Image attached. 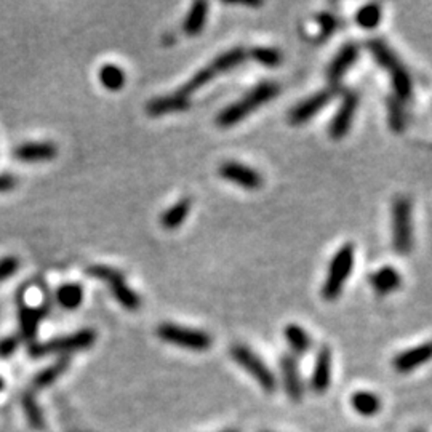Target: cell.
Here are the masks:
<instances>
[{
    "label": "cell",
    "mask_w": 432,
    "mask_h": 432,
    "mask_svg": "<svg viewBox=\"0 0 432 432\" xmlns=\"http://www.w3.org/2000/svg\"><path fill=\"white\" fill-rule=\"evenodd\" d=\"M280 93V86L274 82H261L256 86H253L250 91L237 100L233 105L224 107L223 111L218 114L216 124L220 126H233L235 124L242 122V120L249 117L251 112H255L256 109L266 105L270 100H274L275 96Z\"/></svg>",
    "instance_id": "cell-1"
},
{
    "label": "cell",
    "mask_w": 432,
    "mask_h": 432,
    "mask_svg": "<svg viewBox=\"0 0 432 432\" xmlns=\"http://www.w3.org/2000/svg\"><path fill=\"white\" fill-rule=\"evenodd\" d=\"M368 48H370L372 55L379 66L386 69L391 77V84L394 89V98L399 101H408L413 95V80L410 72L407 71L402 61L397 58L393 50L383 39H372L368 42Z\"/></svg>",
    "instance_id": "cell-2"
},
{
    "label": "cell",
    "mask_w": 432,
    "mask_h": 432,
    "mask_svg": "<svg viewBox=\"0 0 432 432\" xmlns=\"http://www.w3.org/2000/svg\"><path fill=\"white\" fill-rule=\"evenodd\" d=\"M245 60H247V51L242 47H235L224 51V53H221L220 56H216L209 66H205L204 69H200L199 72H195L194 76L189 79L180 90H178V93L189 98L192 93H195V91L200 90L202 86L210 84L211 80L216 79L220 74L229 72L233 71V69L239 67Z\"/></svg>",
    "instance_id": "cell-3"
},
{
    "label": "cell",
    "mask_w": 432,
    "mask_h": 432,
    "mask_svg": "<svg viewBox=\"0 0 432 432\" xmlns=\"http://www.w3.org/2000/svg\"><path fill=\"white\" fill-rule=\"evenodd\" d=\"M354 268V245L346 244L339 249L335 256H333L330 266H328V274L322 287V296L327 301H335L341 295L346 280L349 279L351 273Z\"/></svg>",
    "instance_id": "cell-4"
},
{
    "label": "cell",
    "mask_w": 432,
    "mask_h": 432,
    "mask_svg": "<svg viewBox=\"0 0 432 432\" xmlns=\"http://www.w3.org/2000/svg\"><path fill=\"white\" fill-rule=\"evenodd\" d=\"M157 336L165 343H170L178 348L195 351H209L211 348L213 339L207 332L197 330V328H189L171 322H165L157 327Z\"/></svg>",
    "instance_id": "cell-5"
},
{
    "label": "cell",
    "mask_w": 432,
    "mask_h": 432,
    "mask_svg": "<svg viewBox=\"0 0 432 432\" xmlns=\"http://www.w3.org/2000/svg\"><path fill=\"white\" fill-rule=\"evenodd\" d=\"M96 341V333L95 330L85 328L72 335L55 338L47 343H32L29 346V354L32 357H44L50 354H69V353H77V351L90 349L91 346Z\"/></svg>",
    "instance_id": "cell-6"
},
{
    "label": "cell",
    "mask_w": 432,
    "mask_h": 432,
    "mask_svg": "<svg viewBox=\"0 0 432 432\" xmlns=\"http://www.w3.org/2000/svg\"><path fill=\"white\" fill-rule=\"evenodd\" d=\"M230 355H233L235 364L240 365L250 377L255 378L256 383L266 393H274L275 388H277V378L256 353H253L250 348H247L244 344H234L230 348Z\"/></svg>",
    "instance_id": "cell-7"
},
{
    "label": "cell",
    "mask_w": 432,
    "mask_h": 432,
    "mask_svg": "<svg viewBox=\"0 0 432 432\" xmlns=\"http://www.w3.org/2000/svg\"><path fill=\"white\" fill-rule=\"evenodd\" d=\"M393 247L400 255H407L413 247L412 202L403 195L393 202Z\"/></svg>",
    "instance_id": "cell-8"
},
{
    "label": "cell",
    "mask_w": 432,
    "mask_h": 432,
    "mask_svg": "<svg viewBox=\"0 0 432 432\" xmlns=\"http://www.w3.org/2000/svg\"><path fill=\"white\" fill-rule=\"evenodd\" d=\"M86 273H89V275H91V277L106 282L109 288H111L114 298L117 299L126 310H136L140 308L141 304L140 296L136 295L135 290H131L129 287L124 274L120 273L119 269L109 266H91L86 269Z\"/></svg>",
    "instance_id": "cell-9"
},
{
    "label": "cell",
    "mask_w": 432,
    "mask_h": 432,
    "mask_svg": "<svg viewBox=\"0 0 432 432\" xmlns=\"http://www.w3.org/2000/svg\"><path fill=\"white\" fill-rule=\"evenodd\" d=\"M333 98H335V89H325L317 91V93L310 95L306 100L298 103V105L292 109L290 114H288V120H290V124L293 125L306 124L314 115L319 114L328 103L333 101Z\"/></svg>",
    "instance_id": "cell-10"
},
{
    "label": "cell",
    "mask_w": 432,
    "mask_h": 432,
    "mask_svg": "<svg viewBox=\"0 0 432 432\" xmlns=\"http://www.w3.org/2000/svg\"><path fill=\"white\" fill-rule=\"evenodd\" d=\"M218 173H220L223 180L237 184V186L249 189V191H255V189L261 188L263 184V176L259 175V171L245 164L234 162V160L221 164Z\"/></svg>",
    "instance_id": "cell-11"
},
{
    "label": "cell",
    "mask_w": 432,
    "mask_h": 432,
    "mask_svg": "<svg viewBox=\"0 0 432 432\" xmlns=\"http://www.w3.org/2000/svg\"><path fill=\"white\" fill-rule=\"evenodd\" d=\"M357 107H359V95H357L355 91H346L335 117H333L330 125H328V135H330L333 140H341V138L348 135L351 125H353Z\"/></svg>",
    "instance_id": "cell-12"
},
{
    "label": "cell",
    "mask_w": 432,
    "mask_h": 432,
    "mask_svg": "<svg viewBox=\"0 0 432 432\" xmlns=\"http://www.w3.org/2000/svg\"><path fill=\"white\" fill-rule=\"evenodd\" d=\"M332 383V349L322 346L315 355V364L310 374V388L314 393L324 394Z\"/></svg>",
    "instance_id": "cell-13"
},
{
    "label": "cell",
    "mask_w": 432,
    "mask_h": 432,
    "mask_svg": "<svg viewBox=\"0 0 432 432\" xmlns=\"http://www.w3.org/2000/svg\"><path fill=\"white\" fill-rule=\"evenodd\" d=\"M359 45L354 42H349L343 45L336 56L333 58V61L330 63V66L327 69V79L330 84H338L339 80L344 77V74L353 67L354 63L359 58Z\"/></svg>",
    "instance_id": "cell-14"
},
{
    "label": "cell",
    "mask_w": 432,
    "mask_h": 432,
    "mask_svg": "<svg viewBox=\"0 0 432 432\" xmlns=\"http://www.w3.org/2000/svg\"><path fill=\"white\" fill-rule=\"evenodd\" d=\"M280 370H282V378H284V388L288 399L293 402H299L303 399L304 386L301 381V374H299V368L295 357L290 354L282 355Z\"/></svg>",
    "instance_id": "cell-15"
},
{
    "label": "cell",
    "mask_w": 432,
    "mask_h": 432,
    "mask_svg": "<svg viewBox=\"0 0 432 432\" xmlns=\"http://www.w3.org/2000/svg\"><path fill=\"white\" fill-rule=\"evenodd\" d=\"M432 355V348L429 343L419 344L417 348L407 349L403 353L397 354L393 360V367L399 373H410L414 368L424 365L426 362H429Z\"/></svg>",
    "instance_id": "cell-16"
},
{
    "label": "cell",
    "mask_w": 432,
    "mask_h": 432,
    "mask_svg": "<svg viewBox=\"0 0 432 432\" xmlns=\"http://www.w3.org/2000/svg\"><path fill=\"white\" fill-rule=\"evenodd\" d=\"M189 106H191L189 98L175 91V93L154 98V100L149 101L146 105V112L149 115H152V117H160V115L164 114L186 111V109H189Z\"/></svg>",
    "instance_id": "cell-17"
},
{
    "label": "cell",
    "mask_w": 432,
    "mask_h": 432,
    "mask_svg": "<svg viewBox=\"0 0 432 432\" xmlns=\"http://www.w3.org/2000/svg\"><path fill=\"white\" fill-rule=\"evenodd\" d=\"M48 309L47 306H40V308H31L26 306V304L20 303L18 306V320H20V332L22 339L32 343L37 336V328L40 320L47 315Z\"/></svg>",
    "instance_id": "cell-18"
},
{
    "label": "cell",
    "mask_w": 432,
    "mask_h": 432,
    "mask_svg": "<svg viewBox=\"0 0 432 432\" xmlns=\"http://www.w3.org/2000/svg\"><path fill=\"white\" fill-rule=\"evenodd\" d=\"M56 152L53 143H27L16 148L15 157L22 162H42L55 159Z\"/></svg>",
    "instance_id": "cell-19"
},
{
    "label": "cell",
    "mask_w": 432,
    "mask_h": 432,
    "mask_svg": "<svg viewBox=\"0 0 432 432\" xmlns=\"http://www.w3.org/2000/svg\"><path fill=\"white\" fill-rule=\"evenodd\" d=\"M370 282L378 295H388L402 285V275L393 266H383L372 274Z\"/></svg>",
    "instance_id": "cell-20"
},
{
    "label": "cell",
    "mask_w": 432,
    "mask_h": 432,
    "mask_svg": "<svg viewBox=\"0 0 432 432\" xmlns=\"http://www.w3.org/2000/svg\"><path fill=\"white\" fill-rule=\"evenodd\" d=\"M207 18H209V4L207 2H194L189 8L186 18L183 22V29L188 36H197L204 31Z\"/></svg>",
    "instance_id": "cell-21"
},
{
    "label": "cell",
    "mask_w": 432,
    "mask_h": 432,
    "mask_svg": "<svg viewBox=\"0 0 432 432\" xmlns=\"http://www.w3.org/2000/svg\"><path fill=\"white\" fill-rule=\"evenodd\" d=\"M351 407L354 408L355 413L362 414V417H374L379 410H381V400L377 394L370 393V391H357L351 395Z\"/></svg>",
    "instance_id": "cell-22"
},
{
    "label": "cell",
    "mask_w": 432,
    "mask_h": 432,
    "mask_svg": "<svg viewBox=\"0 0 432 432\" xmlns=\"http://www.w3.org/2000/svg\"><path fill=\"white\" fill-rule=\"evenodd\" d=\"M189 211H191V200L189 199L178 200L175 205H171L169 210L162 213V216H160V224L169 230L180 228L181 224L186 221Z\"/></svg>",
    "instance_id": "cell-23"
},
{
    "label": "cell",
    "mask_w": 432,
    "mask_h": 432,
    "mask_svg": "<svg viewBox=\"0 0 432 432\" xmlns=\"http://www.w3.org/2000/svg\"><path fill=\"white\" fill-rule=\"evenodd\" d=\"M69 364H71V359L66 355V357H61V359H58L55 364H51L50 367L44 368V370L40 372L36 378H34V381H32L34 389H44V388H48L50 384H53L56 379L67 370Z\"/></svg>",
    "instance_id": "cell-24"
},
{
    "label": "cell",
    "mask_w": 432,
    "mask_h": 432,
    "mask_svg": "<svg viewBox=\"0 0 432 432\" xmlns=\"http://www.w3.org/2000/svg\"><path fill=\"white\" fill-rule=\"evenodd\" d=\"M284 335L287 343L290 344L292 351H295L296 354H306L310 349V344H313L310 343V336L308 335V332L296 324L287 325Z\"/></svg>",
    "instance_id": "cell-25"
},
{
    "label": "cell",
    "mask_w": 432,
    "mask_h": 432,
    "mask_svg": "<svg viewBox=\"0 0 432 432\" xmlns=\"http://www.w3.org/2000/svg\"><path fill=\"white\" fill-rule=\"evenodd\" d=\"M58 303L65 309H77L84 299V290L79 284H65L56 293Z\"/></svg>",
    "instance_id": "cell-26"
},
{
    "label": "cell",
    "mask_w": 432,
    "mask_h": 432,
    "mask_svg": "<svg viewBox=\"0 0 432 432\" xmlns=\"http://www.w3.org/2000/svg\"><path fill=\"white\" fill-rule=\"evenodd\" d=\"M386 103H388L386 106H388V124L391 131H393V133H402L407 125V117L405 111H403L402 101H399L394 96H389Z\"/></svg>",
    "instance_id": "cell-27"
},
{
    "label": "cell",
    "mask_w": 432,
    "mask_h": 432,
    "mask_svg": "<svg viewBox=\"0 0 432 432\" xmlns=\"http://www.w3.org/2000/svg\"><path fill=\"white\" fill-rule=\"evenodd\" d=\"M22 408H25L26 418L29 424H31V428L42 431L45 428V419H44V413L40 410L39 403L36 400V395L32 393H26L22 395Z\"/></svg>",
    "instance_id": "cell-28"
},
{
    "label": "cell",
    "mask_w": 432,
    "mask_h": 432,
    "mask_svg": "<svg viewBox=\"0 0 432 432\" xmlns=\"http://www.w3.org/2000/svg\"><path fill=\"white\" fill-rule=\"evenodd\" d=\"M100 80L107 90L119 91L125 85V72L119 66L106 65L100 69Z\"/></svg>",
    "instance_id": "cell-29"
},
{
    "label": "cell",
    "mask_w": 432,
    "mask_h": 432,
    "mask_svg": "<svg viewBox=\"0 0 432 432\" xmlns=\"http://www.w3.org/2000/svg\"><path fill=\"white\" fill-rule=\"evenodd\" d=\"M381 18H383L381 8H379V5L377 4L364 5V7L357 10L355 13V22L362 29H374L379 25Z\"/></svg>",
    "instance_id": "cell-30"
},
{
    "label": "cell",
    "mask_w": 432,
    "mask_h": 432,
    "mask_svg": "<svg viewBox=\"0 0 432 432\" xmlns=\"http://www.w3.org/2000/svg\"><path fill=\"white\" fill-rule=\"evenodd\" d=\"M251 58L258 65L264 67H277L282 65V53L280 50L273 47H256L251 50Z\"/></svg>",
    "instance_id": "cell-31"
},
{
    "label": "cell",
    "mask_w": 432,
    "mask_h": 432,
    "mask_svg": "<svg viewBox=\"0 0 432 432\" xmlns=\"http://www.w3.org/2000/svg\"><path fill=\"white\" fill-rule=\"evenodd\" d=\"M315 20L320 25V32H319L320 40H325L327 37H330L332 34L336 31L338 20L332 13H328V11H322V13L315 16Z\"/></svg>",
    "instance_id": "cell-32"
},
{
    "label": "cell",
    "mask_w": 432,
    "mask_h": 432,
    "mask_svg": "<svg viewBox=\"0 0 432 432\" xmlns=\"http://www.w3.org/2000/svg\"><path fill=\"white\" fill-rule=\"evenodd\" d=\"M20 268L18 258L15 256H5L0 259V282L8 279L13 275Z\"/></svg>",
    "instance_id": "cell-33"
},
{
    "label": "cell",
    "mask_w": 432,
    "mask_h": 432,
    "mask_svg": "<svg viewBox=\"0 0 432 432\" xmlns=\"http://www.w3.org/2000/svg\"><path fill=\"white\" fill-rule=\"evenodd\" d=\"M20 346V338L18 336H7L4 339H0V359H7L11 354L18 349Z\"/></svg>",
    "instance_id": "cell-34"
},
{
    "label": "cell",
    "mask_w": 432,
    "mask_h": 432,
    "mask_svg": "<svg viewBox=\"0 0 432 432\" xmlns=\"http://www.w3.org/2000/svg\"><path fill=\"white\" fill-rule=\"evenodd\" d=\"M16 186V178L11 175H0V192L10 191Z\"/></svg>",
    "instance_id": "cell-35"
},
{
    "label": "cell",
    "mask_w": 432,
    "mask_h": 432,
    "mask_svg": "<svg viewBox=\"0 0 432 432\" xmlns=\"http://www.w3.org/2000/svg\"><path fill=\"white\" fill-rule=\"evenodd\" d=\"M2 389H4V379L0 378V391H2Z\"/></svg>",
    "instance_id": "cell-36"
},
{
    "label": "cell",
    "mask_w": 432,
    "mask_h": 432,
    "mask_svg": "<svg viewBox=\"0 0 432 432\" xmlns=\"http://www.w3.org/2000/svg\"><path fill=\"white\" fill-rule=\"evenodd\" d=\"M221 432H239V431H235V429H228V431H221Z\"/></svg>",
    "instance_id": "cell-37"
},
{
    "label": "cell",
    "mask_w": 432,
    "mask_h": 432,
    "mask_svg": "<svg viewBox=\"0 0 432 432\" xmlns=\"http://www.w3.org/2000/svg\"><path fill=\"white\" fill-rule=\"evenodd\" d=\"M417 432H423V431H417Z\"/></svg>",
    "instance_id": "cell-38"
}]
</instances>
